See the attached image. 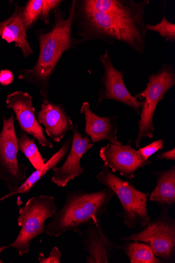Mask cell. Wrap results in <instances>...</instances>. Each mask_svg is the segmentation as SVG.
I'll list each match as a JSON object with an SVG mask.
<instances>
[{
    "label": "cell",
    "mask_w": 175,
    "mask_h": 263,
    "mask_svg": "<svg viewBox=\"0 0 175 263\" xmlns=\"http://www.w3.org/2000/svg\"><path fill=\"white\" fill-rule=\"evenodd\" d=\"M149 0H76L73 25L78 44L119 42L138 53L145 52L147 33L145 12Z\"/></svg>",
    "instance_id": "cell-1"
},
{
    "label": "cell",
    "mask_w": 175,
    "mask_h": 263,
    "mask_svg": "<svg viewBox=\"0 0 175 263\" xmlns=\"http://www.w3.org/2000/svg\"><path fill=\"white\" fill-rule=\"evenodd\" d=\"M76 0L72 1L68 16L59 7L54 10V22L51 30L37 32L40 53L35 65L31 69L20 70L18 79L36 86L43 99H47L50 80L65 52L76 48L77 38L72 34Z\"/></svg>",
    "instance_id": "cell-2"
},
{
    "label": "cell",
    "mask_w": 175,
    "mask_h": 263,
    "mask_svg": "<svg viewBox=\"0 0 175 263\" xmlns=\"http://www.w3.org/2000/svg\"><path fill=\"white\" fill-rule=\"evenodd\" d=\"M114 196L108 186L93 193L81 190L70 191L63 208L45 227V233L50 236L59 237L73 231L83 236L81 228L101 221L102 215L108 213V206Z\"/></svg>",
    "instance_id": "cell-3"
},
{
    "label": "cell",
    "mask_w": 175,
    "mask_h": 263,
    "mask_svg": "<svg viewBox=\"0 0 175 263\" xmlns=\"http://www.w3.org/2000/svg\"><path fill=\"white\" fill-rule=\"evenodd\" d=\"M96 179L110 188L119 198L122 211L118 215L124 226L133 230L145 229L151 220L147 208L149 194L141 192L130 182L117 177L105 164Z\"/></svg>",
    "instance_id": "cell-4"
},
{
    "label": "cell",
    "mask_w": 175,
    "mask_h": 263,
    "mask_svg": "<svg viewBox=\"0 0 175 263\" xmlns=\"http://www.w3.org/2000/svg\"><path fill=\"white\" fill-rule=\"evenodd\" d=\"M175 84V70L173 63H164L157 72L148 77L145 88L135 98L141 102L139 130L135 140L136 148H140L144 138L152 139L155 133L153 117L157 106L165 94Z\"/></svg>",
    "instance_id": "cell-5"
},
{
    "label": "cell",
    "mask_w": 175,
    "mask_h": 263,
    "mask_svg": "<svg viewBox=\"0 0 175 263\" xmlns=\"http://www.w3.org/2000/svg\"><path fill=\"white\" fill-rule=\"evenodd\" d=\"M57 210L54 197L41 195L30 198L20 209L18 224L21 229L9 247L15 249L20 256L27 254L34 239L45 232V222L53 217Z\"/></svg>",
    "instance_id": "cell-6"
},
{
    "label": "cell",
    "mask_w": 175,
    "mask_h": 263,
    "mask_svg": "<svg viewBox=\"0 0 175 263\" xmlns=\"http://www.w3.org/2000/svg\"><path fill=\"white\" fill-rule=\"evenodd\" d=\"M169 210L162 208L158 217L150 220L142 231L121 239L123 241H138L151 246L155 255L162 262H174L175 260V220Z\"/></svg>",
    "instance_id": "cell-7"
},
{
    "label": "cell",
    "mask_w": 175,
    "mask_h": 263,
    "mask_svg": "<svg viewBox=\"0 0 175 263\" xmlns=\"http://www.w3.org/2000/svg\"><path fill=\"white\" fill-rule=\"evenodd\" d=\"M3 127L0 132V179L14 193L27 179L28 168L18 162L17 137L14 126V115L9 118L3 116Z\"/></svg>",
    "instance_id": "cell-8"
},
{
    "label": "cell",
    "mask_w": 175,
    "mask_h": 263,
    "mask_svg": "<svg viewBox=\"0 0 175 263\" xmlns=\"http://www.w3.org/2000/svg\"><path fill=\"white\" fill-rule=\"evenodd\" d=\"M99 60L104 66V75L101 78L95 108L104 101L113 100L128 106L140 116L141 102L133 97L125 85L124 71L114 67L109 51L106 50Z\"/></svg>",
    "instance_id": "cell-9"
},
{
    "label": "cell",
    "mask_w": 175,
    "mask_h": 263,
    "mask_svg": "<svg viewBox=\"0 0 175 263\" xmlns=\"http://www.w3.org/2000/svg\"><path fill=\"white\" fill-rule=\"evenodd\" d=\"M99 156L112 173L119 172L129 179H132L140 168L152 163L151 161L143 160L140 157L137 151L132 147L131 140L127 145L120 142H109L101 148Z\"/></svg>",
    "instance_id": "cell-10"
},
{
    "label": "cell",
    "mask_w": 175,
    "mask_h": 263,
    "mask_svg": "<svg viewBox=\"0 0 175 263\" xmlns=\"http://www.w3.org/2000/svg\"><path fill=\"white\" fill-rule=\"evenodd\" d=\"M7 107L11 109L16 116L21 130L34 137L43 147L53 148V143L49 141L44 133L36 117V111L33 105V98L28 92L20 90L7 96Z\"/></svg>",
    "instance_id": "cell-11"
},
{
    "label": "cell",
    "mask_w": 175,
    "mask_h": 263,
    "mask_svg": "<svg viewBox=\"0 0 175 263\" xmlns=\"http://www.w3.org/2000/svg\"><path fill=\"white\" fill-rule=\"evenodd\" d=\"M72 132V144L66 160L62 166H56L52 169L51 181L59 187H65L70 180L84 174L85 169L81 166V159L94 145L90 138L80 133L78 125L73 126Z\"/></svg>",
    "instance_id": "cell-12"
},
{
    "label": "cell",
    "mask_w": 175,
    "mask_h": 263,
    "mask_svg": "<svg viewBox=\"0 0 175 263\" xmlns=\"http://www.w3.org/2000/svg\"><path fill=\"white\" fill-rule=\"evenodd\" d=\"M42 105L38 112L37 121L45 128L47 136L56 142H60L73 125L63 105L55 104L48 99L41 100Z\"/></svg>",
    "instance_id": "cell-13"
},
{
    "label": "cell",
    "mask_w": 175,
    "mask_h": 263,
    "mask_svg": "<svg viewBox=\"0 0 175 263\" xmlns=\"http://www.w3.org/2000/svg\"><path fill=\"white\" fill-rule=\"evenodd\" d=\"M83 235V244L86 252L88 263H109V257L114 249L121 246L110 241L103 229L101 221L93 222L87 226Z\"/></svg>",
    "instance_id": "cell-14"
},
{
    "label": "cell",
    "mask_w": 175,
    "mask_h": 263,
    "mask_svg": "<svg viewBox=\"0 0 175 263\" xmlns=\"http://www.w3.org/2000/svg\"><path fill=\"white\" fill-rule=\"evenodd\" d=\"M85 119V133L90 138L93 143L108 140L118 143V125L116 117H100L90 109L88 102L83 103L81 109Z\"/></svg>",
    "instance_id": "cell-15"
},
{
    "label": "cell",
    "mask_w": 175,
    "mask_h": 263,
    "mask_svg": "<svg viewBox=\"0 0 175 263\" xmlns=\"http://www.w3.org/2000/svg\"><path fill=\"white\" fill-rule=\"evenodd\" d=\"M14 7L12 15L0 22V37L9 44L14 42L15 46L21 49L23 57L27 58L33 53V51L28 40L27 31L24 26V8L17 4Z\"/></svg>",
    "instance_id": "cell-16"
},
{
    "label": "cell",
    "mask_w": 175,
    "mask_h": 263,
    "mask_svg": "<svg viewBox=\"0 0 175 263\" xmlns=\"http://www.w3.org/2000/svg\"><path fill=\"white\" fill-rule=\"evenodd\" d=\"M153 174L157 183L148 199L157 203L161 209L170 210L175 203V166L153 172Z\"/></svg>",
    "instance_id": "cell-17"
},
{
    "label": "cell",
    "mask_w": 175,
    "mask_h": 263,
    "mask_svg": "<svg viewBox=\"0 0 175 263\" xmlns=\"http://www.w3.org/2000/svg\"><path fill=\"white\" fill-rule=\"evenodd\" d=\"M72 141V136H69L63 143L60 149L51 158L46 161L44 165L27 179L14 193L8 194V197L19 195L28 194L31 189L51 170H52L66 157L69 153Z\"/></svg>",
    "instance_id": "cell-18"
},
{
    "label": "cell",
    "mask_w": 175,
    "mask_h": 263,
    "mask_svg": "<svg viewBox=\"0 0 175 263\" xmlns=\"http://www.w3.org/2000/svg\"><path fill=\"white\" fill-rule=\"evenodd\" d=\"M125 254L131 263H161L162 260L157 257L152 248L147 243L134 241H126L121 246Z\"/></svg>",
    "instance_id": "cell-19"
},
{
    "label": "cell",
    "mask_w": 175,
    "mask_h": 263,
    "mask_svg": "<svg viewBox=\"0 0 175 263\" xmlns=\"http://www.w3.org/2000/svg\"><path fill=\"white\" fill-rule=\"evenodd\" d=\"M17 137L18 151L26 156L36 170L41 169L46 160L38 151L34 139L30 138L28 134L23 130Z\"/></svg>",
    "instance_id": "cell-20"
},
{
    "label": "cell",
    "mask_w": 175,
    "mask_h": 263,
    "mask_svg": "<svg viewBox=\"0 0 175 263\" xmlns=\"http://www.w3.org/2000/svg\"><path fill=\"white\" fill-rule=\"evenodd\" d=\"M42 4L43 0H30L24 8L23 20L27 31L41 18Z\"/></svg>",
    "instance_id": "cell-21"
},
{
    "label": "cell",
    "mask_w": 175,
    "mask_h": 263,
    "mask_svg": "<svg viewBox=\"0 0 175 263\" xmlns=\"http://www.w3.org/2000/svg\"><path fill=\"white\" fill-rule=\"evenodd\" d=\"M147 31L158 32L166 41L173 43L175 41V25L169 21L165 13L160 22L156 25H146Z\"/></svg>",
    "instance_id": "cell-22"
},
{
    "label": "cell",
    "mask_w": 175,
    "mask_h": 263,
    "mask_svg": "<svg viewBox=\"0 0 175 263\" xmlns=\"http://www.w3.org/2000/svg\"><path fill=\"white\" fill-rule=\"evenodd\" d=\"M165 145V140L162 139L157 140L148 145L137 151L140 157L143 160H148L150 157L160 150H163Z\"/></svg>",
    "instance_id": "cell-23"
},
{
    "label": "cell",
    "mask_w": 175,
    "mask_h": 263,
    "mask_svg": "<svg viewBox=\"0 0 175 263\" xmlns=\"http://www.w3.org/2000/svg\"><path fill=\"white\" fill-rule=\"evenodd\" d=\"M63 2V1H61V0H43L42 14L40 18L46 25L49 23L50 13L58 8Z\"/></svg>",
    "instance_id": "cell-24"
},
{
    "label": "cell",
    "mask_w": 175,
    "mask_h": 263,
    "mask_svg": "<svg viewBox=\"0 0 175 263\" xmlns=\"http://www.w3.org/2000/svg\"><path fill=\"white\" fill-rule=\"evenodd\" d=\"M62 255V252L59 249L55 247L47 258L45 257L43 253H40L38 261L40 263H61Z\"/></svg>",
    "instance_id": "cell-25"
},
{
    "label": "cell",
    "mask_w": 175,
    "mask_h": 263,
    "mask_svg": "<svg viewBox=\"0 0 175 263\" xmlns=\"http://www.w3.org/2000/svg\"><path fill=\"white\" fill-rule=\"evenodd\" d=\"M14 76L12 71L9 69L0 70V84L3 86H9L12 83Z\"/></svg>",
    "instance_id": "cell-26"
},
{
    "label": "cell",
    "mask_w": 175,
    "mask_h": 263,
    "mask_svg": "<svg viewBox=\"0 0 175 263\" xmlns=\"http://www.w3.org/2000/svg\"><path fill=\"white\" fill-rule=\"evenodd\" d=\"M157 159L159 160H169L174 161L175 149L174 148L170 151L159 154L157 156Z\"/></svg>",
    "instance_id": "cell-27"
},
{
    "label": "cell",
    "mask_w": 175,
    "mask_h": 263,
    "mask_svg": "<svg viewBox=\"0 0 175 263\" xmlns=\"http://www.w3.org/2000/svg\"><path fill=\"white\" fill-rule=\"evenodd\" d=\"M9 248V247L8 246H6V247H2L1 248H0V253H1L4 250L7 249V248ZM3 261L1 260V259H0V263H3Z\"/></svg>",
    "instance_id": "cell-28"
},
{
    "label": "cell",
    "mask_w": 175,
    "mask_h": 263,
    "mask_svg": "<svg viewBox=\"0 0 175 263\" xmlns=\"http://www.w3.org/2000/svg\"><path fill=\"white\" fill-rule=\"evenodd\" d=\"M7 198H8V197L7 195H6V196H5V197L2 198L1 199H0V201H2L3 200H4L6 199Z\"/></svg>",
    "instance_id": "cell-29"
}]
</instances>
